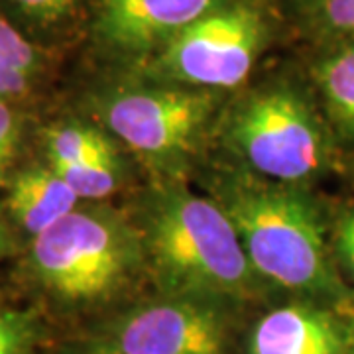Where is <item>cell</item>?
<instances>
[{
  "mask_svg": "<svg viewBox=\"0 0 354 354\" xmlns=\"http://www.w3.org/2000/svg\"><path fill=\"white\" fill-rule=\"evenodd\" d=\"M142 242L160 283L179 297H241L258 276L225 207L191 191L153 197Z\"/></svg>",
  "mask_w": 354,
  "mask_h": 354,
  "instance_id": "1",
  "label": "cell"
},
{
  "mask_svg": "<svg viewBox=\"0 0 354 354\" xmlns=\"http://www.w3.org/2000/svg\"><path fill=\"white\" fill-rule=\"evenodd\" d=\"M221 205L260 278L304 293L339 288L321 216L299 191L270 181H232Z\"/></svg>",
  "mask_w": 354,
  "mask_h": 354,
  "instance_id": "2",
  "label": "cell"
},
{
  "mask_svg": "<svg viewBox=\"0 0 354 354\" xmlns=\"http://www.w3.org/2000/svg\"><path fill=\"white\" fill-rule=\"evenodd\" d=\"M144 242L104 209H79L34 236L30 266L39 283L71 304L111 295L136 272Z\"/></svg>",
  "mask_w": 354,
  "mask_h": 354,
  "instance_id": "3",
  "label": "cell"
},
{
  "mask_svg": "<svg viewBox=\"0 0 354 354\" xmlns=\"http://www.w3.org/2000/svg\"><path fill=\"white\" fill-rule=\"evenodd\" d=\"M227 140L250 169L279 185L315 177L327 156L317 116L290 87L246 97L228 118Z\"/></svg>",
  "mask_w": 354,
  "mask_h": 354,
  "instance_id": "4",
  "label": "cell"
},
{
  "mask_svg": "<svg viewBox=\"0 0 354 354\" xmlns=\"http://www.w3.org/2000/svg\"><path fill=\"white\" fill-rule=\"evenodd\" d=\"M264 39L262 14L250 4L227 2L165 44L156 67L176 85L234 88L248 79Z\"/></svg>",
  "mask_w": 354,
  "mask_h": 354,
  "instance_id": "5",
  "label": "cell"
},
{
  "mask_svg": "<svg viewBox=\"0 0 354 354\" xmlns=\"http://www.w3.org/2000/svg\"><path fill=\"white\" fill-rule=\"evenodd\" d=\"M216 109L211 91L138 87L102 101L104 124L116 138L153 165H174L195 150Z\"/></svg>",
  "mask_w": 354,
  "mask_h": 354,
  "instance_id": "6",
  "label": "cell"
},
{
  "mask_svg": "<svg viewBox=\"0 0 354 354\" xmlns=\"http://www.w3.org/2000/svg\"><path fill=\"white\" fill-rule=\"evenodd\" d=\"M109 346L120 354H227V329L205 299L176 295L122 317Z\"/></svg>",
  "mask_w": 354,
  "mask_h": 354,
  "instance_id": "7",
  "label": "cell"
},
{
  "mask_svg": "<svg viewBox=\"0 0 354 354\" xmlns=\"http://www.w3.org/2000/svg\"><path fill=\"white\" fill-rule=\"evenodd\" d=\"M228 0H102L97 30L101 38L127 53L164 48L185 28Z\"/></svg>",
  "mask_w": 354,
  "mask_h": 354,
  "instance_id": "8",
  "label": "cell"
},
{
  "mask_svg": "<svg viewBox=\"0 0 354 354\" xmlns=\"http://www.w3.org/2000/svg\"><path fill=\"white\" fill-rule=\"evenodd\" d=\"M346 333L309 304L270 311L254 327L248 354H346Z\"/></svg>",
  "mask_w": 354,
  "mask_h": 354,
  "instance_id": "9",
  "label": "cell"
},
{
  "mask_svg": "<svg viewBox=\"0 0 354 354\" xmlns=\"http://www.w3.org/2000/svg\"><path fill=\"white\" fill-rule=\"evenodd\" d=\"M79 197L50 165H34L14 177L8 193L12 218L26 232L38 236L77 209Z\"/></svg>",
  "mask_w": 354,
  "mask_h": 354,
  "instance_id": "10",
  "label": "cell"
},
{
  "mask_svg": "<svg viewBox=\"0 0 354 354\" xmlns=\"http://www.w3.org/2000/svg\"><path fill=\"white\" fill-rule=\"evenodd\" d=\"M315 79L333 120L354 136V41L329 53L317 67Z\"/></svg>",
  "mask_w": 354,
  "mask_h": 354,
  "instance_id": "11",
  "label": "cell"
},
{
  "mask_svg": "<svg viewBox=\"0 0 354 354\" xmlns=\"http://www.w3.org/2000/svg\"><path fill=\"white\" fill-rule=\"evenodd\" d=\"M39 71V55L26 36L0 18V101L26 95Z\"/></svg>",
  "mask_w": 354,
  "mask_h": 354,
  "instance_id": "12",
  "label": "cell"
},
{
  "mask_svg": "<svg viewBox=\"0 0 354 354\" xmlns=\"http://www.w3.org/2000/svg\"><path fill=\"white\" fill-rule=\"evenodd\" d=\"M46 150L50 158V167L53 169L88 164L116 156L111 140L97 128L83 127V124H62L48 130Z\"/></svg>",
  "mask_w": 354,
  "mask_h": 354,
  "instance_id": "13",
  "label": "cell"
},
{
  "mask_svg": "<svg viewBox=\"0 0 354 354\" xmlns=\"http://www.w3.org/2000/svg\"><path fill=\"white\" fill-rule=\"evenodd\" d=\"M53 169V167H51ZM67 181L79 199H104L118 187L120 181V162L118 156L102 158L88 164L67 165L53 169Z\"/></svg>",
  "mask_w": 354,
  "mask_h": 354,
  "instance_id": "14",
  "label": "cell"
},
{
  "mask_svg": "<svg viewBox=\"0 0 354 354\" xmlns=\"http://www.w3.org/2000/svg\"><path fill=\"white\" fill-rule=\"evenodd\" d=\"M26 24L36 28H51L62 24L75 12L81 0H4Z\"/></svg>",
  "mask_w": 354,
  "mask_h": 354,
  "instance_id": "15",
  "label": "cell"
},
{
  "mask_svg": "<svg viewBox=\"0 0 354 354\" xmlns=\"http://www.w3.org/2000/svg\"><path fill=\"white\" fill-rule=\"evenodd\" d=\"M36 329L24 313L0 309V354H28Z\"/></svg>",
  "mask_w": 354,
  "mask_h": 354,
  "instance_id": "16",
  "label": "cell"
},
{
  "mask_svg": "<svg viewBox=\"0 0 354 354\" xmlns=\"http://www.w3.org/2000/svg\"><path fill=\"white\" fill-rule=\"evenodd\" d=\"M313 14L325 32L354 38V0H317Z\"/></svg>",
  "mask_w": 354,
  "mask_h": 354,
  "instance_id": "17",
  "label": "cell"
},
{
  "mask_svg": "<svg viewBox=\"0 0 354 354\" xmlns=\"http://www.w3.org/2000/svg\"><path fill=\"white\" fill-rule=\"evenodd\" d=\"M20 144V120L8 106V101H0V183H4L6 174L16 158Z\"/></svg>",
  "mask_w": 354,
  "mask_h": 354,
  "instance_id": "18",
  "label": "cell"
},
{
  "mask_svg": "<svg viewBox=\"0 0 354 354\" xmlns=\"http://www.w3.org/2000/svg\"><path fill=\"white\" fill-rule=\"evenodd\" d=\"M335 246L342 266L354 279V209L346 211L339 218V225L335 230Z\"/></svg>",
  "mask_w": 354,
  "mask_h": 354,
  "instance_id": "19",
  "label": "cell"
},
{
  "mask_svg": "<svg viewBox=\"0 0 354 354\" xmlns=\"http://www.w3.org/2000/svg\"><path fill=\"white\" fill-rule=\"evenodd\" d=\"M81 354H120L114 351L113 346H109V344H99V346H95V348H88L85 353Z\"/></svg>",
  "mask_w": 354,
  "mask_h": 354,
  "instance_id": "20",
  "label": "cell"
},
{
  "mask_svg": "<svg viewBox=\"0 0 354 354\" xmlns=\"http://www.w3.org/2000/svg\"><path fill=\"white\" fill-rule=\"evenodd\" d=\"M346 342H348V348L354 353V323L351 325V329L346 330Z\"/></svg>",
  "mask_w": 354,
  "mask_h": 354,
  "instance_id": "21",
  "label": "cell"
},
{
  "mask_svg": "<svg viewBox=\"0 0 354 354\" xmlns=\"http://www.w3.org/2000/svg\"><path fill=\"white\" fill-rule=\"evenodd\" d=\"M4 250H6V232H4V228L0 225V256L4 254Z\"/></svg>",
  "mask_w": 354,
  "mask_h": 354,
  "instance_id": "22",
  "label": "cell"
}]
</instances>
